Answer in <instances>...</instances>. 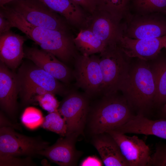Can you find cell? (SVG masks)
Segmentation results:
<instances>
[{
	"label": "cell",
	"instance_id": "6da1fadb",
	"mask_svg": "<svg viewBox=\"0 0 166 166\" xmlns=\"http://www.w3.org/2000/svg\"><path fill=\"white\" fill-rule=\"evenodd\" d=\"M0 14L10 22L12 27L18 28L42 49L52 53L64 63L75 61L79 55L73 38L69 32L32 25L6 6L1 7Z\"/></svg>",
	"mask_w": 166,
	"mask_h": 166
},
{
	"label": "cell",
	"instance_id": "7a4b0ae2",
	"mask_svg": "<svg viewBox=\"0 0 166 166\" xmlns=\"http://www.w3.org/2000/svg\"><path fill=\"white\" fill-rule=\"evenodd\" d=\"M117 93L91 99L85 128L92 136L113 130L133 116L126 99Z\"/></svg>",
	"mask_w": 166,
	"mask_h": 166
},
{
	"label": "cell",
	"instance_id": "3957f363",
	"mask_svg": "<svg viewBox=\"0 0 166 166\" xmlns=\"http://www.w3.org/2000/svg\"><path fill=\"white\" fill-rule=\"evenodd\" d=\"M138 59L131 67L127 77L119 91L131 106L144 109L154 102L156 93L155 79L147 61Z\"/></svg>",
	"mask_w": 166,
	"mask_h": 166
},
{
	"label": "cell",
	"instance_id": "277c9868",
	"mask_svg": "<svg viewBox=\"0 0 166 166\" xmlns=\"http://www.w3.org/2000/svg\"><path fill=\"white\" fill-rule=\"evenodd\" d=\"M99 64L103 76L101 96L118 92L127 77L130 68L128 59L117 43L106 46L100 53Z\"/></svg>",
	"mask_w": 166,
	"mask_h": 166
},
{
	"label": "cell",
	"instance_id": "5b68a950",
	"mask_svg": "<svg viewBox=\"0 0 166 166\" xmlns=\"http://www.w3.org/2000/svg\"><path fill=\"white\" fill-rule=\"evenodd\" d=\"M5 5L32 25L69 32V24L64 18L39 0H14Z\"/></svg>",
	"mask_w": 166,
	"mask_h": 166
},
{
	"label": "cell",
	"instance_id": "8992f818",
	"mask_svg": "<svg viewBox=\"0 0 166 166\" xmlns=\"http://www.w3.org/2000/svg\"><path fill=\"white\" fill-rule=\"evenodd\" d=\"M91 99L84 92L70 89L60 103L58 110L65 120L66 135H84Z\"/></svg>",
	"mask_w": 166,
	"mask_h": 166
},
{
	"label": "cell",
	"instance_id": "52a82bcc",
	"mask_svg": "<svg viewBox=\"0 0 166 166\" xmlns=\"http://www.w3.org/2000/svg\"><path fill=\"white\" fill-rule=\"evenodd\" d=\"M124 19L123 35L128 38L144 39L166 35V13L139 14L130 12Z\"/></svg>",
	"mask_w": 166,
	"mask_h": 166
},
{
	"label": "cell",
	"instance_id": "ba28073f",
	"mask_svg": "<svg viewBox=\"0 0 166 166\" xmlns=\"http://www.w3.org/2000/svg\"><path fill=\"white\" fill-rule=\"evenodd\" d=\"M40 137L25 136L7 126L0 128V156L34 157L49 145Z\"/></svg>",
	"mask_w": 166,
	"mask_h": 166
},
{
	"label": "cell",
	"instance_id": "9c48e42d",
	"mask_svg": "<svg viewBox=\"0 0 166 166\" xmlns=\"http://www.w3.org/2000/svg\"><path fill=\"white\" fill-rule=\"evenodd\" d=\"M73 71L75 87L81 89L91 99L101 96L103 78L99 56L79 55L74 61Z\"/></svg>",
	"mask_w": 166,
	"mask_h": 166
},
{
	"label": "cell",
	"instance_id": "30bf717a",
	"mask_svg": "<svg viewBox=\"0 0 166 166\" xmlns=\"http://www.w3.org/2000/svg\"><path fill=\"white\" fill-rule=\"evenodd\" d=\"M19 91L33 86H39L55 95L65 96L70 89L60 81L35 65L22 66L17 74Z\"/></svg>",
	"mask_w": 166,
	"mask_h": 166
},
{
	"label": "cell",
	"instance_id": "8fae6325",
	"mask_svg": "<svg viewBox=\"0 0 166 166\" xmlns=\"http://www.w3.org/2000/svg\"><path fill=\"white\" fill-rule=\"evenodd\" d=\"M106 132L117 142L129 166L150 165V149L142 140L136 136H128L113 130Z\"/></svg>",
	"mask_w": 166,
	"mask_h": 166
},
{
	"label": "cell",
	"instance_id": "7c38bea8",
	"mask_svg": "<svg viewBox=\"0 0 166 166\" xmlns=\"http://www.w3.org/2000/svg\"><path fill=\"white\" fill-rule=\"evenodd\" d=\"M24 51L25 57L66 85L75 78L73 71L52 53L36 47L26 48Z\"/></svg>",
	"mask_w": 166,
	"mask_h": 166
},
{
	"label": "cell",
	"instance_id": "4fadbf2b",
	"mask_svg": "<svg viewBox=\"0 0 166 166\" xmlns=\"http://www.w3.org/2000/svg\"><path fill=\"white\" fill-rule=\"evenodd\" d=\"M166 44V35L148 39H135L121 35L117 44L129 58L151 60L160 52Z\"/></svg>",
	"mask_w": 166,
	"mask_h": 166
},
{
	"label": "cell",
	"instance_id": "5bb4252c",
	"mask_svg": "<svg viewBox=\"0 0 166 166\" xmlns=\"http://www.w3.org/2000/svg\"><path fill=\"white\" fill-rule=\"evenodd\" d=\"M78 137L74 134L62 136L53 145L40 151L39 155L60 166H76L82 153L75 147Z\"/></svg>",
	"mask_w": 166,
	"mask_h": 166
},
{
	"label": "cell",
	"instance_id": "9a60e30c",
	"mask_svg": "<svg viewBox=\"0 0 166 166\" xmlns=\"http://www.w3.org/2000/svg\"><path fill=\"white\" fill-rule=\"evenodd\" d=\"M86 28L90 30L106 45L117 43L123 34L121 22L108 12L97 9L90 14Z\"/></svg>",
	"mask_w": 166,
	"mask_h": 166
},
{
	"label": "cell",
	"instance_id": "2e32d148",
	"mask_svg": "<svg viewBox=\"0 0 166 166\" xmlns=\"http://www.w3.org/2000/svg\"><path fill=\"white\" fill-rule=\"evenodd\" d=\"M19 88L17 75L11 72L3 62L0 64V105L10 117L14 116Z\"/></svg>",
	"mask_w": 166,
	"mask_h": 166
},
{
	"label": "cell",
	"instance_id": "e0dca14e",
	"mask_svg": "<svg viewBox=\"0 0 166 166\" xmlns=\"http://www.w3.org/2000/svg\"><path fill=\"white\" fill-rule=\"evenodd\" d=\"M53 12L60 15L69 25L86 28L90 14L72 0H39Z\"/></svg>",
	"mask_w": 166,
	"mask_h": 166
},
{
	"label": "cell",
	"instance_id": "ac0fdd59",
	"mask_svg": "<svg viewBox=\"0 0 166 166\" xmlns=\"http://www.w3.org/2000/svg\"><path fill=\"white\" fill-rule=\"evenodd\" d=\"M0 61L14 69L25 57L23 44L26 38L10 30L0 35Z\"/></svg>",
	"mask_w": 166,
	"mask_h": 166
},
{
	"label": "cell",
	"instance_id": "d6986e66",
	"mask_svg": "<svg viewBox=\"0 0 166 166\" xmlns=\"http://www.w3.org/2000/svg\"><path fill=\"white\" fill-rule=\"evenodd\" d=\"M91 143L106 166H129L113 138L105 132L92 136Z\"/></svg>",
	"mask_w": 166,
	"mask_h": 166
},
{
	"label": "cell",
	"instance_id": "ffe728a7",
	"mask_svg": "<svg viewBox=\"0 0 166 166\" xmlns=\"http://www.w3.org/2000/svg\"><path fill=\"white\" fill-rule=\"evenodd\" d=\"M123 130L125 133L152 135L166 139V119L153 120L138 114L126 122Z\"/></svg>",
	"mask_w": 166,
	"mask_h": 166
},
{
	"label": "cell",
	"instance_id": "44dd1931",
	"mask_svg": "<svg viewBox=\"0 0 166 166\" xmlns=\"http://www.w3.org/2000/svg\"><path fill=\"white\" fill-rule=\"evenodd\" d=\"M73 41L81 54L91 55L102 51L106 45L90 30L82 29Z\"/></svg>",
	"mask_w": 166,
	"mask_h": 166
},
{
	"label": "cell",
	"instance_id": "7402d4cb",
	"mask_svg": "<svg viewBox=\"0 0 166 166\" xmlns=\"http://www.w3.org/2000/svg\"><path fill=\"white\" fill-rule=\"evenodd\" d=\"M152 60L154 61L151 67L156 85L154 102L164 104L166 103V56L160 55V53Z\"/></svg>",
	"mask_w": 166,
	"mask_h": 166
},
{
	"label": "cell",
	"instance_id": "603a6c76",
	"mask_svg": "<svg viewBox=\"0 0 166 166\" xmlns=\"http://www.w3.org/2000/svg\"><path fill=\"white\" fill-rule=\"evenodd\" d=\"M97 9L106 12L121 22L130 13L129 0H97Z\"/></svg>",
	"mask_w": 166,
	"mask_h": 166
},
{
	"label": "cell",
	"instance_id": "cb8c5ba5",
	"mask_svg": "<svg viewBox=\"0 0 166 166\" xmlns=\"http://www.w3.org/2000/svg\"><path fill=\"white\" fill-rule=\"evenodd\" d=\"M129 3L130 12L134 14L166 13V0H129Z\"/></svg>",
	"mask_w": 166,
	"mask_h": 166
},
{
	"label": "cell",
	"instance_id": "d4e9b609",
	"mask_svg": "<svg viewBox=\"0 0 166 166\" xmlns=\"http://www.w3.org/2000/svg\"><path fill=\"white\" fill-rule=\"evenodd\" d=\"M61 116L58 111L49 113L44 118L42 127L62 137L65 136L67 131V125Z\"/></svg>",
	"mask_w": 166,
	"mask_h": 166
},
{
	"label": "cell",
	"instance_id": "484cf974",
	"mask_svg": "<svg viewBox=\"0 0 166 166\" xmlns=\"http://www.w3.org/2000/svg\"><path fill=\"white\" fill-rule=\"evenodd\" d=\"M44 118L40 110L35 108L29 107L24 110L21 117V121L26 127L34 130L42 125Z\"/></svg>",
	"mask_w": 166,
	"mask_h": 166
},
{
	"label": "cell",
	"instance_id": "4316f807",
	"mask_svg": "<svg viewBox=\"0 0 166 166\" xmlns=\"http://www.w3.org/2000/svg\"><path fill=\"white\" fill-rule=\"evenodd\" d=\"M55 95L50 92L38 95L34 97V101H38L42 109L49 113L58 111L60 102Z\"/></svg>",
	"mask_w": 166,
	"mask_h": 166
},
{
	"label": "cell",
	"instance_id": "83f0119b",
	"mask_svg": "<svg viewBox=\"0 0 166 166\" xmlns=\"http://www.w3.org/2000/svg\"><path fill=\"white\" fill-rule=\"evenodd\" d=\"M31 157H26L22 158L18 157L10 156H0V166H35Z\"/></svg>",
	"mask_w": 166,
	"mask_h": 166
},
{
	"label": "cell",
	"instance_id": "f1b7e54d",
	"mask_svg": "<svg viewBox=\"0 0 166 166\" xmlns=\"http://www.w3.org/2000/svg\"><path fill=\"white\" fill-rule=\"evenodd\" d=\"M166 166V144L157 146L155 152L151 156L150 165Z\"/></svg>",
	"mask_w": 166,
	"mask_h": 166
},
{
	"label": "cell",
	"instance_id": "f546056e",
	"mask_svg": "<svg viewBox=\"0 0 166 166\" xmlns=\"http://www.w3.org/2000/svg\"><path fill=\"white\" fill-rule=\"evenodd\" d=\"M81 6L90 14H93L97 8V0H72Z\"/></svg>",
	"mask_w": 166,
	"mask_h": 166
},
{
	"label": "cell",
	"instance_id": "4dcf8cb0",
	"mask_svg": "<svg viewBox=\"0 0 166 166\" xmlns=\"http://www.w3.org/2000/svg\"><path fill=\"white\" fill-rule=\"evenodd\" d=\"M95 156H89L84 159L81 163L80 166H102L103 162Z\"/></svg>",
	"mask_w": 166,
	"mask_h": 166
},
{
	"label": "cell",
	"instance_id": "1f68e13d",
	"mask_svg": "<svg viewBox=\"0 0 166 166\" xmlns=\"http://www.w3.org/2000/svg\"><path fill=\"white\" fill-rule=\"evenodd\" d=\"M12 27L10 22L0 14V35L10 30Z\"/></svg>",
	"mask_w": 166,
	"mask_h": 166
},
{
	"label": "cell",
	"instance_id": "d6a6232c",
	"mask_svg": "<svg viewBox=\"0 0 166 166\" xmlns=\"http://www.w3.org/2000/svg\"><path fill=\"white\" fill-rule=\"evenodd\" d=\"M6 121L5 119V117L4 116L2 112H0V127L3 126H7L12 127L15 129H19L17 126L11 124L8 120L6 119Z\"/></svg>",
	"mask_w": 166,
	"mask_h": 166
},
{
	"label": "cell",
	"instance_id": "836d02e7",
	"mask_svg": "<svg viewBox=\"0 0 166 166\" xmlns=\"http://www.w3.org/2000/svg\"><path fill=\"white\" fill-rule=\"evenodd\" d=\"M161 114L162 116L166 119V103L164 104L161 109Z\"/></svg>",
	"mask_w": 166,
	"mask_h": 166
},
{
	"label": "cell",
	"instance_id": "e575fe53",
	"mask_svg": "<svg viewBox=\"0 0 166 166\" xmlns=\"http://www.w3.org/2000/svg\"><path fill=\"white\" fill-rule=\"evenodd\" d=\"M14 0H0V7L3 6Z\"/></svg>",
	"mask_w": 166,
	"mask_h": 166
},
{
	"label": "cell",
	"instance_id": "d590c367",
	"mask_svg": "<svg viewBox=\"0 0 166 166\" xmlns=\"http://www.w3.org/2000/svg\"><path fill=\"white\" fill-rule=\"evenodd\" d=\"M164 48L166 50V44L164 46Z\"/></svg>",
	"mask_w": 166,
	"mask_h": 166
},
{
	"label": "cell",
	"instance_id": "8d00e7d4",
	"mask_svg": "<svg viewBox=\"0 0 166 166\" xmlns=\"http://www.w3.org/2000/svg\"></svg>",
	"mask_w": 166,
	"mask_h": 166
}]
</instances>
